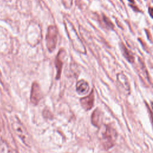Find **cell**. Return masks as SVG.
Returning a JSON list of instances; mask_svg holds the SVG:
<instances>
[{"label":"cell","mask_w":153,"mask_h":153,"mask_svg":"<svg viewBox=\"0 0 153 153\" xmlns=\"http://www.w3.org/2000/svg\"><path fill=\"white\" fill-rule=\"evenodd\" d=\"M64 25L68 36L74 49L80 53L85 54L86 50L85 46L79 37L72 23L68 19H65Z\"/></svg>","instance_id":"6da1fadb"},{"label":"cell","mask_w":153,"mask_h":153,"mask_svg":"<svg viewBox=\"0 0 153 153\" xmlns=\"http://www.w3.org/2000/svg\"><path fill=\"white\" fill-rule=\"evenodd\" d=\"M11 124L16 134L20 139L23 143L27 146H30V138L26 128L17 118L14 116L11 118Z\"/></svg>","instance_id":"7a4b0ae2"},{"label":"cell","mask_w":153,"mask_h":153,"mask_svg":"<svg viewBox=\"0 0 153 153\" xmlns=\"http://www.w3.org/2000/svg\"><path fill=\"white\" fill-rule=\"evenodd\" d=\"M117 133L114 128L110 125H105L101 133L100 140L104 148L108 149L112 148L116 141Z\"/></svg>","instance_id":"3957f363"},{"label":"cell","mask_w":153,"mask_h":153,"mask_svg":"<svg viewBox=\"0 0 153 153\" xmlns=\"http://www.w3.org/2000/svg\"><path fill=\"white\" fill-rule=\"evenodd\" d=\"M58 36V30L56 26L50 25L47 29L45 41L48 50L50 52L53 51L57 45Z\"/></svg>","instance_id":"277c9868"},{"label":"cell","mask_w":153,"mask_h":153,"mask_svg":"<svg viewBox=\"0 0 153 153\" xmlns=\"http://www.w3.org/2000/svg\"><path fill=\"white\" fill-rule=\"evenodd\" d=\"M42 97L41 88L37 82H33L30 92V101L34 105H36Z\"/></svg>","instance_id":"5b68a950"},{"label":"cell","mask_w":153,"mask_h":153,"mask_svg":"<svg viewBox=\"0 0 153 153\" xmlns=\"http://www.w3.org/2000/svg\"><path fill=\"white\" fill-rule=\"evenodd\" d=\"M66 52L63 49H60L56 56V60H55V65L57 69V74H56V79H59L60 76L62 68L63 66V59L65 57Z\"/></svg>","instance_id":"8992f818"},{"label":"cell","mask_w":153,"mask_h":153,"mask_svg":"<svg viewBox=\"0 0 153 153\" xmlns=\"http://www.w3.org/2000/svg\"><path fill=\"white\" fill-rule=\"evenodd\" d=\"M80 102L82 107L86 111H88L92 108L94 105V94L92 91L91 93L86 97H82L80 99Z\"/></svg>","instance_id":"52a82bcc"},{"label":"cell","mask_w":153,"mask_h":153,"mask_svg":"<svg viewBox=\"0 0 153 153\" xmlns=\"http://www.w3.org/2000/svg\"><path fill=\"white\" fill-rule=\"evenodd\" d=\"M117 81L120 86L124 90L125 92L130 93V84L126 76L123 74H118L117 75Z\"/></svg>","instance_id":"ba28073f"},{"label":"cell","mask_w":153,"mask_h":153,"mask_svg":"<svg viewBox=\"0 0 153 153\" xmlns=\"http://www.w3.org/2000/svg\"><path fill=\"white\" fill-rule=\"evenodd\" d=\"M90 87L87 81L84 79L79 80L76 85V90L79 94H85L89 91Z\"/></svg>","instance_id":"9c48e42d"},{"label":"cell","mask_w":153,"mask_h":153,"mask_svg":"<svg viewBox=\"0 0 153 153\" xmlns=\"http://www.w3.org/2000/svg\"><path fill=\"white\" fill-rule=\"evenodd\" d=\"M102 114L99 109L94 111L91 115V123L97 127H100L102 123Z\"/></svg>","instance_id":"30bf717a"},{"label":"cell","mask_w":153,"mask_h":153,"mask_svg":"<svg viewBox=\"0 0 153 153\" xmlns=\"http://www.w3.org/2000/svg\"><path fill=\"white\" fill-rule=\"evenodd\" d=\"M120 47H121V51H122L123 54L124 56V57L129 62L133 63L134 62V57L133 54L127 48V47L125 46V45H124L123 43L121 44Z\"/></svg>","instance_id":"8fae6325"},{"label":"cell","mask_w":153,"mask_h":153,"mask_svg":"<svg viewBox=\"0 0 153 153\" xmlns=\"http://www.w3.org/2000/svg\"><path fill=\"white\" fill-rule=\"evenodd\" d=\"M102 20L103 22V23H105V25L109 29H113L114 28V25L112 23V22L109 19L108 17H107L106 16L103 15L102 16Z\"/></svg>","instance_id":"7c38bea8"},{"label":"cell","mask_w":153,"mask_h":153,"mask_svg":"<svg viewBox=\"0 0 153 153\" xmlns=\"http://www.w3.org/2000/svg\"><path fill=\"white\" fill-rule=\"evenodd\" d=\"M62 2L66 8H71L72 5V0H62Z\"/></svg>","instance_id":"4fadbf2b"},{"label":"cell","mask_w":153,"mask_h":153,"mask_svg":"<svg viewBox=\"0 0 153 153\" xmlns=\"http://www.w3.org/2000/svg\"><path fill=\"white\" fill-rule=\"evenodd\" d=\"M152 11H153V10H152V8L151 7H150L149 8H148V12H149V14L151 16V18H152Z\"/></svg>","instance_id":"5bb4252c"},{"label":"cell","mask_w":153,"mask_h":153,"mask_svg":"<svg viewBox=\"0 0 153 153\" xmlns=\"http://www.w3.org/2000/svg\"><path fill=\"white\" fill-rule=\"evenodd\" d=\"M130 2H134V0H128Z\"/></svg>","instance_id":"9a60e30c"}]
</instances>
